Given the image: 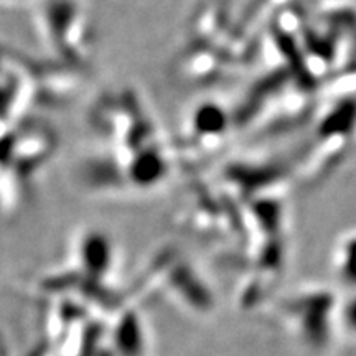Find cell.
I'll return each instance as SVG.
<instances>
[{
	"label": "cell",
	"mask_w": 356,
	"mask_h": 356,
	"mask_svg": "<svg viewBox=\"0 0 356 356\" xmlns=\"http://www.w3.org/2000/svg\"><path fill=\"white\" fill-rule=\"evenodd\" d=\"M145 102L132 89L111 91L89 114V144L76 177L89 193L144 197L165 186L177 165Z\"/></svg>",
	"instance_id": "obj_1"
},
{
	"label": "cell",
	"mask_w": 356,
	"mask_h": 356,
	"mask_svg": "<svg viewBox=\"0 0 356 356\" xmlns=\"http://www.w3.org/2000/svg\"><path fill=\"white\" fill-rule=\"evenodd\" d=\"M229 129V119L222 108L213 102L200 104L186 115L180 129V139L177 142V160L185 155L188 165H197L220 150L226 142Z\"/></svg>",
	"instance_id": "obj_2"
},
{
	"label": "cell",
	"mask_w": 356,
	"mask_h": 356,
	"mask_svg": "<svg viewBox=\"0 0 356 356\" xmlns=\"http://www.w3.org/2000/svg\"><path fill=\"white\" fill-rule=\"evenodd\" d=\"M48 43L51 44L55 55L65 60L70 66L83 65L91 50V30L88 19L76 7L55 6L44 19Z\"/></svg>",
	"instance_id": "obj_3"
}]
</instances>
